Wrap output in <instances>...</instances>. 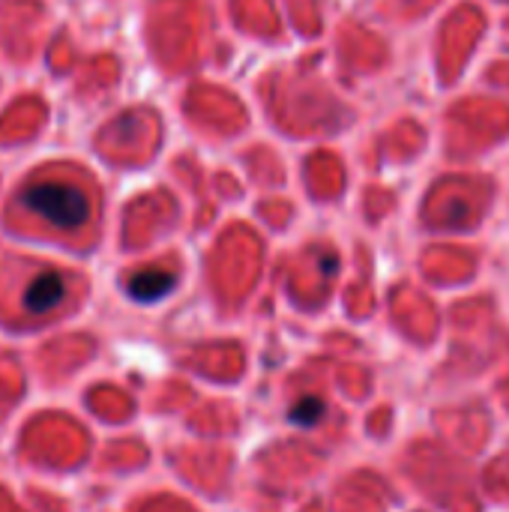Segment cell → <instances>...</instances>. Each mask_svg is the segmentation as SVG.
Listing matches in <instances>:
<instances>
[{
	"mask_svg": "<svg viewBox=\"0 0 509 512\" xmlns=\"http://www.w3.org/2000/svg\"><path fill=\"white\" fill-rule=\"evenodd\" d=\"M324 411H327V405H324L318 396H306V399H300V402L291 408L288 420H291L294 426H315V423L324 417Z\"/></svg>",
	"mask_w": 509,
	"mask_h": 512,
	"instance_id": "cell-4",
	"label": "cell"
},
{
	"mask_svg": "<svg viewBox=\"0 0 509 512\" xmlns=\"http://www.w3.org/2000/svg\"><path fill=\"white\" fill-rule=\"evenodd\" d=\"M171 288H174V273H168V270H159V267L141 270V273H135V276L126 282V291H129V297H135V300H141V303L162 300V297H165Z\"/></svg>",
	"mask_w": 509,
	"mask_h": 512,
	"instance_id": "cell-3",
	"label": "cell"
},
{
	"mask_svg": "<svg viewBox=\"0 0 509 512\" xmlns=\"http://www.w3.org/2000/svg\"><path fill=\"white\" fill-rule=\"evenodd\" d=\"M69 291H72V279L63 270L30 267V276L24 279L21 294H18V306L30 318H45L66 306Z\"/></svg>",
	"mask_w": 509,
	"mask_h": 512,
	"instance_id": "cell-2",
	"label": "cell"
},
{
	"mask_svg": "<svg viewBox=\"0 0 509 512\" xmlns=\"http://www.w3.org/2000/svg\"><path fill=\"white\" fill-rule=\"evenodd\" d=\"M99 195L93 183L72 168L36 171L12 198V213L30 228L57 237H81L93 228Z\"/></svg>",
	"mask_w": 509,
	"mask_h": 512,
	"instance_id": "cell-1",
	"label": "cell"
}]
</instances>
